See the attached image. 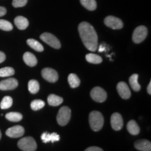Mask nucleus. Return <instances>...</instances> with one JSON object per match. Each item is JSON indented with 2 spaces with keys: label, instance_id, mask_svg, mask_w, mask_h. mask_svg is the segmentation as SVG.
Wrapping results in <instances>:
<instances>
[{
  "label": "nucleus",
  "instance_id": "obj_25",
  "mask_svg": "<svg viewBox=\"0 0 151 151\" xmlns=\"http://www.w3.org/2000/svg\"><path fill=\"white\" fill-rule=\"evenodd\" d=\"M6 118L11 122H19L22 119V115L18 112H10L6 113Z\"/></svg>",
  "mask_w": 151,
  "mask_h": 151
},
{
  "label": "nucleus",
  "instance_id": "obj_22",
  "mask_svg": "<svg viewBox=\"0 0 151 151\" xmlns=\"http://www.w3.org/2000/svg\"><path fill=\"white\" fill-rule=\"evenodd\" d=\"M68 82H69V86L72 88H77V87L80 86L81 83L80 79L75 73H70L69 75V76H68Z\"/></svg>",
  "mask_w": 151,
  "mask_h": 151
},
{
  "label": "nucleus",
  "instance_id": "obj_24",
  "mask_svg": "<svg viewBox=\"0 0 151 151\" xmlns=\"http://www.w3.org/2000/svg\"><path fill=\"white\" fill-rule=\"evenodd\" d=\"M86 59L87 61L92 64H100L102 62V58L98 55L94 53L87 54L86 55Z\"/></svg>",
  "mask_w": 151,
  "mask_h": 151
},
{
  "label": "nucleus",
  "instance_id": "obj_4",
  "mask_svg": "<svg viewBox=\"0 0 151 151\" xmlns=\"http://www.w3.org/2000/svg\"><path fill=\"white\" fill-rule=\"evenodd\" d=\"M71 118V109L67 106H63L59 110L57 116L58 123L61 126L67 124Z\"/></svg>",
  "mask_w": 151,
  "mask_h": 151
},
{
  "label": "nucleus",
  "instance_id": "obj_20",
  "mask_svg": "<svg viewBox=\"0 0 151 151\" xmlns=\"http://www.w3.org/2000/svg\"><path fill=\"white\" fill-rule=\"evenodd\" d=\"M27 43L28 46L31 47L32 48L34 49V50L37 52H43V50H44V48H43V46L42 45H41L39 41L35 40V39H27Z\"/></svg>",
  "mask_w": 151,
  "mask_h": 151
},
{
  "label": "nucleus",
  "instance_id": "obj_13",
  "mask_svg": "<svg viewBox=\"0 0 151 151\" xmlns=\"http://www.w3.org/2000/svg\"><path fill=\"white\" fill-rule=\"evenodd\" d=\"M24 133V129L20 125H16L9 128L6 131V134L11 138H18L23 136Z\"/></svg>",
  "mask_w": 151,
  "mask_h": 151
},
{
  "label": "nucleus",
  "instance_id": "obj_17",
  "mask_svg": "<svg viewBox=\"0 0 151 151\" xmlns=\"http://www.w3.org/2000/svg\"><path fill=\"white\" fill-rule=\"evenodd\" d=\"M23 60L25 64L29 67H35L37 64V59L32 52H26L23 55Z\"/></svg>",
  "mask_w": 151,
  "mask_h": 151
},
{
  "label": "nucleus",
  "instance_id": "obj_11",
  "mask_svg": "<svg viewBox=\"0 0 151 151\" xmlns=\"http://www.w3.org/2000/svg\"><path fill=\"white\" fill-rule=\"evenodd\" d=\"M18 86V82L16 78H8L0 82V90H14Z\"/></svg>",
  "mask_w": 151,
  "mask_h": 151
},
{
  "label": "nucleus",
  "instance_id": "obj_15",
  "mask_svg": "<svg viewBox=\"0 0 151 151\" xmlns=\"http://www.w3.org/2000/svg\"><path fill=\"white\" fill-rule=\"evenodd\" d=\"M41 139L43 143H47L48 142L54 143L55 141H58L60 139V137L59 134H58L57 133H55V132L52 134L48 133V132H44V133H43L41 134Z\"/></svg>",
  "mask_w": 151,
  "mask_h": 151
},
{
  "label": "nucleus",
  "instance_id": "obj_10",
  "mask_svg": "<svg viewBox=\"0 0 151 151\" xmlns=\"http://www.w3.org/2000/svg\"><path fill=\"white\" fill-rule=\"evenodd\" d=\"M111 127L116 131H119L123 127V119L120 113H113L111 118Z\"/></svg>",
  "mask_w": 151,
  "mask_h": 151
},
{
  "label": "nucleus",
  "instance_id": "obj_36",
  "mask_svg": "<svg viewBox=\"0 0 151 151\" xmlns=\"http://www.w3.org/2000/svg\"><path fill=\"white\" fill-rule=\"evenodd\" d=\"M1 131H0V139H1Z\"/></svg>",
  "mask_w": 151,
  "mask_h": 151
},
{
  "label": "nucleus",
  "instance_id": "obj_34",
  "mask_svg": "<svg viewBox=\"0 0 151 151\" xmlns=\"http://www.w3.org/2000/svg\"><path fill=\"white\" fill-rule=\"evenodd\" d=\"M6 60V55L3 52L0 51V63L3 62Z\"/></svg>",
  "mask_w": 151,
  "mask_h": 151
},
{
  "label": "nucleus",
  "instance_id": "obj_7",
  "mask_svg": "<svg viewBox=\"0 0 151 151\" xmlns=\"http://www.w3.org/2000/svg\"><path fill=\"white\" fill-rule=\"evenodd\" d=\"M90 96L92 99L96 102L101 103L104 102L107 98V93L103 88L100 87H95L91 90Z\"/></svg>",
  "mask_w": 151,
  "mask_h": 151
},
{
  "label": "nucleus",
  "instance_id": "obj_12",
  "mask_svg": "<svg viewBox=\"0 0 151 151\" xmlns=\"http://www.w3.org/2000/svg\"><path fill=\"white\" fill-rule=\"evenodd\" d=\"M117 90L119 95L121 97L122 99H127L131 97V92L129 87L127 83L124 82H120L117 85Z\"/></svg>",
  "mask_w": 151,
  "mask_h": 151
},
{
  "label": "nucleus",
  "instance_id": "obj_5",
  "mask_svg": "<svg viewBox=\"0 0 151 151\" xmlns=\"http://www.w3.org/2000/svg\"><path fill=\"white\" fill-rule=\"evenodd\" d=\"M40 39L53 48L60 49L61 48V43H60L59 39L52 34L48 32L43 33L40 36Z\"/></svg>",
  "mask_w": 151,
  "mask_h": 151
},
{
  "label": "nucleus",
  "instance_id": "obj_32",
  "mask_svg": "<svg viewBox=\"0 0 151 151\" xmlns=\"http://www.w3.org/2000/svg\"><path fill=\"white\" fill-rule=\"evenodd\" d=\"M85 151H104V150L101 148H99V147L91 146L87 148Z\"/></svg>",
  "mask_w": 151,
  "mask_h": 151
},
{
  "label": "nucleus",
  "instance_id": "obj_9",
  "mask_svg": "<svg viewBox=\"0 0 151 151\" xmlns=\"http://www.w3.org/2000/svg\"><path fill=\"white\" fill-rule=\"evenodd\" d=\"M43 78L50 83H55L58 80V73L51 68H44L41 71Z\"/></svg>",
  "mask_w": 151,
  "mask_h": 151
},
{
  "label": "nucleus",
  "instance_id": "obj_31",
  "mask_svg": "<svg viewBox=\"0 0 151 151\" xmlns=\"http://www.w3.org/2000/svg\"><path fill=\"white\" fill-rule=\"evenodd\" d=\"M28 0H13L12 5L15 8L23 7L27 4Z\"/></svg>",
  "mask_w": 151,
  "mask_h": 151
},
{
  "label": "nucleus",
  "instance_id": "obj_3",
  "mask_svg": "<svg viewBox=\"0 0 151 151\" xmlns=\"http://www.w3.org/2000/svg\"><path fill=\"white\" fill-rule=\"evenodd\" d=\"M18 146L23 151H35L37 150V144L35 139L31 137L22 138L18 143Z\"/></svg>",
  "mask_w": 151,
  "mask_h": 151
},
{
  "label": "nucleus",
  "instance_id": "obj_18",
  "mask_svg": "<svg viewBox=\"0 0 151 151\" xmlns=\"http://www.w3.org/2000/svg\"><path fill=\"white\" fill-rule=\"evenodd\" d=\"M127 129L128 130V132L132 135H137L139 134V132H140V128H139L137 122L134 120H132L128 122Z\"/></svg>",
  "mask_w": 151,
  "mask_h": 151
},
{
  "label": "nucleus",
  "instance_id": "obj_21",
  "mask_svg": "<svg viewBox=\"0 0 151 151\" xmlns=\"http://www.w3.org/2000/svg\"><path fill=\"white\" fill-rule=\"evenodd\" d=\"M138 78H139V75L134 73V74H132L129 79L130 86H131L132 89L136 92L139 91L141 90V86L138 83Z\"/></svg>",
  "mask_w": 151,
  "mask_h": 151
},
{
  "label": "nucleus",
  "instance_id": "obj_19",
  "mask_svg": "<svg viewBox=\"0 0 151 151\" xmlns=\"http://www.w3.org/2000/svg\"><path fill=\"white\" fill-rule=\"evenodd\" d=\"M63 102V99L61 97L55 95V94H50L48 97V103L52 106H59Z\"/></svg>",
  "mask_w": 151,
  "mask_h": 151
},
{
  "label": "nucleus",
  "instance_id": "obj_26",
  "mask_svg": "<svg viewBox=\"0 0 151 151\" xmlns=\"http://www.w3.org/2000/svg\"><path fill=\"white\" fill-rule=\"evenodd\" d=\"M39 88L40 86L39 82L36 80H30L28 83V89L32 94H37L39 92Z\"/></svg>",
  "mask_w": 151,
  "mask_h": 151
},
{
  "label": "nucleus",
  "instance_id": "obj_1",
  "mask_svg": "<svg viewBox=\"0 0 151 151\" xmlns=\"http://www.w3.org/2000/svg\"><path fill=\"white\" fill-rule=\"evenodd\" d=\"M78 32L86 48L92 52L96 51L98 47V36L91 24L87 22H81Z\"/></svg>",
  "mask_w": 151,
  "mask_h": 151
},
{
  "label": "nucleus",
  "instance_id": "obj_8",
  "mask_svg": "<svg viewBox=\"0 0 151 151\" xmlns=\"http://www.w3.org/2000/svg\"><path fill=\"white\" fill-rule=\"evenodd\" d=\"M104 24L113 29H120L123 27V22L117 17L109 16L104 19Z\"/></svg>",
  "mask_w": 151,
  "mask_h": 151
},
{
  "label": "nucleus",
  "instance_id": "obj_33",
  "mask_svg": "<svg viewBox=\"0 0 151 151\" xmlns=\"http://www.w3.org/2000/svg\"><path fill=\"white\" fill-rule=\"evenodd\" d=\"M6 9L4 6H0V17L4 16L6 14Z\"/></svg>",
  "mask_w": 151,
  "mask_h": 151
},
{
  "label": "nucleus",
  "instance_id": "obj_16",
  "mask_svg": "<svg viewBox=\"0 0 151 151\" xmlns=\"http://www.w3.org/2000/svg\"><path fill=\"white\" fill-rule=\"evenodd\" d=\"M14 23L16 26L20 30H24L29 26V21L23 16H17L14 19Z\"/></svg>",
  "mask_w": 151,
  "mask_h": 151
},
{
  "label": "nucleus",
  "instance_id": "obj_14",
  "mask_svg": "<svg viewBox=\"0 0 151 151\" xmlns=\"http://www.w3.org/2000/svg\"><path fill=\"white\" fill-rule=\"evenodd\" d=\"M135 148L141 151H151V143L146 139L138 140L134 143Z\"/></svg>",
  "mask_w": 151,
  "mask_h": 151
},
{
  "label": "nucleus",
  "instance_id": "obj_29",
  "mask_svg": "<svg viewBox=\"0 0 151 151\" xmlns=\"http://www.w3.org/2000/svg\"><path fill=\"white\" fill-rule=\"evenodd\" d=\"M15 73L14 69L12 67H4L0 69V77H8Z\"/></svg>",
  "mask_w": 151,
  "mask_h": 151
},
{
  "label": "nucleus",
  "instance_id": "obj_2",
  "mask_svg": "<svg viewBox=\"0 0 151 151\" xmlns=\"http://www.w3.org/2000/svg\"><path fill=\"white\" fill-rule=\"evenodd\" d=\"M89 122L91 129L94 132H98L103 127L104 117L101 113L99 111H94L90 113Z\"/></svg>",
  "mask_w": 151,
  "mask_h": 151
},
{
  "label": "nucleus",
  "instance_id": "obj_30",
  "mask_svg": "<svg viewBox=\"0 0 151 151\" xmlns=\"http://www.w3.org/2000/svg\"><path fill=\"white\" fill-rule=\"evenodd\" d=\"M13 24L8 20H0V29L4 31H11L13 29Z\"/></svg>",
  "mask_w": 151,
  "mask_h": 151
},
{
  "label": "nucleus",
  "instance_id": "obj_28",
  "mask_svg": "<svg viewBox=\"0 0 151 151\" xmlns=\"http://www.w3.org/2000/svg\"><path fill=\"white\" fill-rule=\"evenodd\" d=\"M45 106V102L41 99H35L31 102L30 106L32 110L34 111H38L40 110L43 106Z\"/></svg>",
  "mask_w": 151,
  "mask_h": 151
},
{
  "label": "nucleus",
  "instance_id": "obj_23",
  "mask_svg": "<svg viewBox=\"0 0 151 151\" xmlns=\"http://www.w3.org/2000/svg\"><path fill=\"white\" fill-rule=\"evenodd\" d=\"M81 4L86 9L89 11H94L97 9V2L95 0H80Z\"/></svg>",
  "mask_w": 151,
  "mask_h": 151
},
{
  "label": "nucleus",
  "instance_id": "obj_6",
  "mask_svg": "<svg viewBox=\"0 0 151 151\" xmlns=\"http://www.w3.org/2000/svg\"><path fill=\"white\" fill-rule=\"evenodd\" d=\"M148 35V29L145 26L141 25L134 29L132 35V40L135 43H140L146 39Z\"/></svg>",
  "mask_w": 151,
  "mask_h": 151
},
{
  "label": "nucleus",
  "instance_id": "obj_35",
  "mask_svg": "<svg viewBox=\"0 0 151 151\" xmlns=\"http://www.w3.org/2000/svg\"><path fill=\"white\" fill-rule=\"evenodd\" d=\"M147 92H148V93L149 94H151V81H150L148 88H147Z\"/></svg>",
  "mask_w": 151,
  "mask_h": 151
},
{
  "label": "nucleus",
  "instance_id": "obj_27",
  "mask_svg": "<svg viewBox=\"0 0 151 151\" xmlns=\"http://www.w3.org/2000/svg\"><path fill=\"white\" fill-rule=\"evenodd\" d=\"M13 105V99L9 96H6L1 100L0 104V107L1 109H9Z\"/></svg>",
  "mask_w": 151,
  "mask_h": 151
}]
</instances>
